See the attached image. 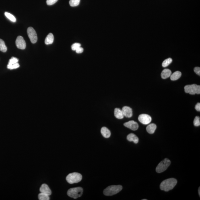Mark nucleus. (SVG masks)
Wrapping results in <instances>:
<instances>
[{
	"label": "nucleus",
	"mask_w": 200,
	"mask_h": 200,
	"mask_svg": "<svg viewBox=\"0 0 200 200\" xmlns=\"http://www.w3.org/2000/svg\"><path fill=\"white\" fill-rule=\"evenodd\" d=\"M122 189L121 185H112L108 186L105 189L103 193L105 195L108 196H113L120 192Z\"/></svg>",
	"instance_id": "f03ea898"
},
{
	"label": "nucleus",
	"mask_w": 200,
	"mask_h": 200,
	"mask_svg": "<svg viewBox=\"0 0 200 200\" xmlns=\"http://www.w3.org/2000/svg\"><path fill=\"white\" fill-rule=\"evenodd\" d=\"M5 15L11 21L14 22H16V19L15 17H14V16L13 15V14L9 13H7V12H5Z\"/></svg>",
	"instance_id": "4be33fe9"
},
{
	"label": "nucleus",
	"mask_w": 200,
	"mask_h": 200,
	"mask_svg": "<svg viewBox=\"0 0 200 200\" xmlns=\"http://www.w3.org/2000/svg\"><path fill=\"white\" fill-rule=\"evenodd\" d=\"M171 164V162L168 159L166 158L163 160L157 166L156 171L158 173L163 172L165 171Z\"/></svg>",
	"instance_id": "423d86ee"
},
{
	"label": "nucleus",
	"mask_w": 200,
	"mask_h": 200,
	"mask_svg": "<svg viewBox=\"0 0 200 200\" xmlns=\"http://www.w3.org/2000/svg\"><path fill=\"white\" fill-rule=\"evenodd\" d=\"M172 74V72L170 69H166L163 70V72H162L161 77L163 79H166L168 78L171 76Z\"/></svg>",
	"instance_id": "dca6fc26"
},
{
	"label": "nucleus",
	"mask_w": 200,
	"mask_h": 200,
	"mask_svg": "<svg viewBox=\"0 0 200 200\" xmlns=\"http://www.w3.org/2000/svg\"><path fill=\"white\" fill-rule=\"evenodd\" d=\"M58 1V0H47L46 3L48 5H52L56 3Z\"/></svg>",
	"instance_id": "c85d7f7f"
},
{
	"label": "nucleus",
	"mask_w": 200,
	"mask_h": 200,
	"mask_svg": "<svg viewBox=\"0 0 200 200\" xmlns=\"http://www.w3.org/2000/svg\"><path fill=\"white\" fill-rule=\"evenodd\" d=\"M82 178V176L81 174L77 172H74L67 176L66 180L69 184H74L80 182Z\"/></svg>",
	"instance_id": "20e7f679"
},
{
	"label": "nucleus",
	"mask_w": 200,
	"mask_h": 200,
	"mask_svg": "<svg viewBox=\"0 0 200 200\" xmlns=\"http://www.w3.org/2000/svg\"><path fill=\"white\" fill-rule=\"evenodd\" d=\"M127 139L130 142H133L135 143H137L139 142L138 138L135 134L133 133L129 134L127 137Z\"/></svg>",
	"instance_id": "ddd939ff"
},
{
	"label": "nucleus",
	"mask_w": 200,
	"mask_h": 200,
	"mask_svg": "<svg viewBox=\"0 0 200 200\" xmlns=\"http://www.w3.org/2000/svg\"><path fill=\"white\" fill-rule=\"evenodd\" d=\"M39 199L40 200H49L50 198L49 196L46 194L41 193L38 195Z\"/></svg>",
	"instance_id": "412c9836"
},
{
	"label": "nucleus",
	"mask_w": 200,
	"mask_h": 200,
	"mask_svg": "<svg viewBox=\"0 0 200 200\" xmlns=\"http://www.w3.org/2000/svg\"><path fill=\"white\" fill-rule=\"evenodd\" d=\"M200 187H199V189H198L199 194V196H200Z\"/></svg>",
	"instance_id": "473e14b6"
},
{
	"label": "nucleus",
	"mask_w": 200,
	"mask_h": 200,
	"mask_svg": "<svg viewBox=\"0 0 200 200\" xmlns=\"http://www.w3.org/2000/svg\"><path fill=\"white\" fill-rule=\"evenodd\" d=\"M27 34L30 41L32 43H35L37 42L38 37L37 34L35 29L30 27L27 29Z\"/></svg>",
	"instance_id": "0eeeda50"
},
{
	"label": "nucleus",
	"mask_w": 200,
	"mask_h": 200,
	"mask_svg": "<svg viewBox=\"0 0 200 200\" xmlns=\"http://www.w3.org/2000/svg\"><path fill=\"white\" fill-rule=\"evenodd\" d=\"M124 116L126 118H130L133 115L132 110L130 107L125 106L123 107L122 109Z\"/></svg>",
	"instance_id": "9b49d317"
},
{
	"label": "nucleus",
	"mask_w": 200,
	"mask_h": 200,
	"mask_svg": "<svg viewBox=\"0 0 200 200\" xmlns=\"http://www.w3.org/2000/svg\"><path fill=\"white\" fill-rule=\"evenodd\" d=\"M18 61H19V60L17 58H14V57H12V58L9 60L7 66H9L12 65L13 64L18 63Z\"/></svg>",
	"instance_id": "393cba45"
},
{
	"label": "nucleus",
	"mask_w": 200,
	"mask_h": 200,
	"mask_svg": "<svg viewBox=\"0 0 200 200\" xmlns=\"http://www.w3.org/2000/svg\"><path fill=\"white\" fill-rule=\"evenodd\" d=\"M177 183V180L176 179L173 178H169L163 180L160 185L161 189L168 192L172 189L176 185Z\"/></svg>",
	"instance_id": "f257e3e1"
},
{
	"label": "nucleus",
	"mask_w": 200,
	"mask_h": 200,
	"mask_svg": "<svg viewBox=\"0 0 200 200\" xmlns=\"http://www.w3.org/2000/svg\"><path fill=\"white\" fill-rule=\"evenodd\" d=\"M114 116L118 119H122L124 116L122 110L119 108H115L114 111Z\"/></svg>",
	"instance_id": "4468645a"
},
{
	"label": "nucleus",
	"mask_w": 200,
	"mask_h": 200,
	"mask_svg": "<svg viewBox=\"0 0 200 200\" xmlns=\"http://www.w3.org/2000/svg\"><path fill=\"white\" fill-rule=\"evenodd\" d=\"M138 120L140 122L144 125H148L152 121V118L148 114H142L139 116Z\"/></svg>",
	"instance_id": "6e6552de"
},
{
	"label": "nucleus",
	"mask_w": 200,
	"mask_h": 200,
	"mask_svg": "<svg viewBox=\"0 0 200 200\" xmlns=\"http://www.w3.org/2000/svg\"><path fill=\"white\" fill-rule=\"evenodd\" d=\"M193 124L195 126H199L200 125V120L199 116H197L195 118L193 121Z\"/></svg>",
	"instance_id": "a878e982"
},
{
	"label": "nucleus",
	"mask_w": 200,
	"mask_h": 200,
	"mask_svg": "<svg viewBox=\"0 0 200 200\" xmlns=\"http://www.w3.org/2000/svg\"><path fill=\"white\" fill-rule=\"evenodd\" d=\"M16 45L18 49H24L26 47V43L24 38L22 36H18L16 41Z\"/></svg>",
	"instance_id": "1a4fd4ad"
},
{
	"label": "nucleus",
	"mask_w": 200,
	"mask_h": 200,
	"mask_svg": "<svg viewBox=\"0 0 200 200\" xmlns=\"http://www.w3.org/2000/svg\"><path fill=\"white\" fill-rule=\"evenodd\" d=\"M194 70L195 73L197 75H200V67H196L195 68Z\"/></svg>",
	"instance_id": "c756f323"
},
{
	"label": "nucleus",
	"mask_w": 200,
	"mask_h": 200,
	"mask_svg": "<svg viewBox=\"0 0 200 200\" xmlns=\"http://www.w3.org/2000/svg\"><path fill=\"white\" fill-rule=\"evenodd\" d=\"M172 62V59L171 58H168L165 59L163 62L162 66L163 67H166L169 65Z\"/></svg>",
	"instance_id": "5701e85b"
},
{
	"label": "nucleus",
	"mask_w": 200,
	"mask_h": 200,
	"mask_svg": "<svg viewBox=\"0 0 200 200\" xmlns=\"http://www.w3.org/2000/svg\"><path fill=\"white\" fill-rule=\"evenodd\" d=\"M80 0H70L69 4L72 7H76L80 3Z\"/></svg>",
	"instance_id": "b1692460"
},
{
	"label": "nucleus",
	"mask_w": 200,
	"mask_h": 200,
	"mask_svg": "<svg viewBox=\"0 0 200 200\" xmlns=\"http://www.w3.org/2000/svg\"><path fill=\"white\" fill-rule=\"evenodd\" d=\"M157 125L154 124H151L149 125L146 127V130L147 132L150 134H153L154 133L156 129H157Z\"/></svg>",
	"instance_id": "f3484780"
},
{
	"label": "nucleus",
	"mask_w": 200,
	"mask_h": 200,
	"mask_svg": "<svg viewBox=\"0 0 200 200\" xmlns=\"http://www.w3.org/2000/svg\"><path fill=\"white\" fill-rule=\"evenodd\" d=\"M53 41H54V36L53 34L50 33L46 37L45 42L46 45H48L53 43Z\"/></svg>",
	"instance_id": "a211bd4d"
},
{
	"label": "nucleus",
	"mask_w": 200,
	"mask_h": 200,
	"mask_svg": "<svg viewBox=\"0 0 200 200\" xmlns=\"http://www.w3.org/2000/svg\"><path fill=\"white\" fill-rule=\"evenodd\" d=\"M185 92L191 95H195L200 93V86L196 84L187 85L184 88Z\"/></svg>",
	"instance_id": "39448f33"
},
{
	"label": "nucleus",
	"mask_w": 200,
	"mask_h": 200,
	"mask_svg": "<svg viewBox=\"0 0 200 200\" xmlns=\"http://www.w3.org/2000/svg\"><path fill=\"white\" fill-rule=\"evenodd\" d=\"M182 75V73L181 72L179 71H177L173 73L172 74H171L170 76V79L174 81L180 78Z\"/></svg>",
	"instance_id": "6ab92c4d"
},
{
	"label": "nucleus",
	"mask_w": 200,
	"mask_h": 200,
	"mask_svg": "<svg viewBox=\"0 0 200 200\" xmlns=\"http://www.w3.org/2000/svg\"><path fill=\"white\" fill-rule=\"evenodd\" d=\"M124 125L126 127L133 130H137L139 128L138 124L134 120H130L124 124Z\"/></svg>",
	"instance_id": "9d476101"
},
{
	"label": "nucleus",
	"mask_w": 200,
	"mask_h": 200,
	"mask_svg": "<svg viewBox=\"0 0 200 200\" xmlns=\"http://www.w3.org/2000/svg\"><path fill=\"white\" fill-rule=\"evenodd\" d=\"M83 190L82 188L78 187L72 188L68 190L67 195L69 197L74 199H77L82 195Z\"/></svg>",
	"instance_id": "7ed1b4c3"
},
{
	"label": "nucleus",
	"mask_w": 200,
	"mask_h": 200,
	"mask_svg": "<svg viewBox=\"0 0 200 200\" xmlns=\"http://www.w3.org/2000/svg\"><path fill=\"white\" fill-rule=\"evenodd\" d=\"M76 53H82L84 51V49L81 47H79L78 49L76 50Z\"/></svg>",
	"instance_id": "7c9ffc66"
},
{
	"label": "nucleus",
	"mask_w": 200,
	"mask_h": 200,
	"mask_svg": "<svg viewBox=\"0 0 200 200\" xmlns=\"http://www.w3.org/2000/svg\"><path fill=\"white\" fill-rule=\"evenodd\" d=\"M40 191L41 193L46 194L49 196L51 195L52 194V191L49 188L48 185L46 184H42L40 188Z\"/></svg>",
	"instance_id": "f8f14e48"
},
{
	"label": "nucleus",
	"mask_w": 200,
	"mask_h": 200,
	"mask_svg": "<svg viewBox=\"0 0 200 200\" xmlns=\"http://www.w3.org/2000/svg\"><path fill=\"white\" fill-rule=\"evenodd\" d=\"M80 46H81V45L80 43H74V44L72 45L71 46L72 49L73 51H75L79 47H80Z\"/></svg>",
	"instance_id": "cd10ccee"
},
{
	"label": "nucleus",
	"mask_w": 200,
	"mask_h": 200,
	"mask_svg": "<svg viewBox=\"0 0 200 200\" xmlns=\"http://www.w3.org/2000/svg\"><path fill=\"white\" fill-rule=\"evenodd\" d=\"M19 66H20V65H19V63H15V64H13V65L9 66H7V68H8V69H17V68H19Z\"/></svg>",
	"instance_id": "bb28decb"
},
{
	"label": "nucleus",
	"mask_w": 200,
	"mask_h": 200,
	"mask_svg": "<svg viewBox=\"0 0 200 200\" xmlns=\"http://www.w3.org/2000/svg\"><path fill=\"white\" fill-rule=\"evenodd\" d=\"M195 109L197 111H200V103H197V104L196 105Z\"/></svg>",
	"instance_id": "2f4dec72"
},
{
	"label": "nucleus",
	"mask_w": 200,
	"mask_h": 200,
	"mask_svg": "<svg viewBox=\"0 0 200 200\" xmlns=\"http://www.w3.org/2000/svg\"><path fill=\"white\" fill-rule=\"evenodd\" d=\"M7 48L6 46L4 41L2 39H0V51L2 52H7Z\"/></svg>",
	"instance_id": "aec40b11"
},
{
	"label": "nucleus",
	"mask_w": 200,
	"mask_h": 200,
	"mask_svg": "<svg viewBox=\"0 0 200 200\" xmlns=\"http://www.w3.org/2000/svg\"><path fill=\"white\" fill-rule=\"evenodd\" d=\"M101 134L102 136L105 138H108L110 137L111 133L110 131L105 127H103L101 129Z\"/></svg>",
	"instance_id": "2eb2a0df"
}]
</instances>
